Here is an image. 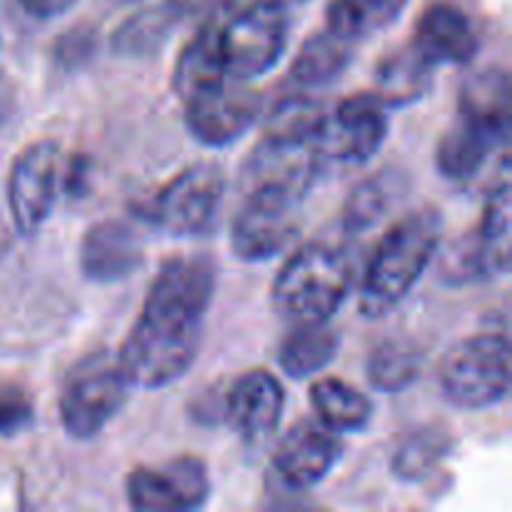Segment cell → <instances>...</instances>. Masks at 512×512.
Masks as SVG:
<instances>
[{
	"mask_svg": "<svg viewBox=\"0 0 512 512\" xmlns=\"http://www.w3.org/2000/svg\"><path fill=\"white\" fill-rule=\"evenodd\" d=\"M145 245L135 225L120 218L98 220L80 240L78 263L90 283L113 285L143 265Z\"/></svg>",
	"mask_w": 512,
	"mask_h": 512,
	"instance_id": "cell-17",
	"label": "cell"
},
{
	"mask_svg": "<svg viewBox=\"0 0 512 512\" xmlns=\"http://www.w3.org/2000/svg\"><path fill=\"white\" fill-rule=\"evenodd\" d=\"M512 205L510 180L503 175L485 203L478 228L455 240L440 260V278L445 285H470L510 273L512 258Z\"/></svg>",
	"mask_w": 512,
	"mask_h": 512,
	"instance_id": "cell-7",
	"label": "cell"
},
{
	"mask_svg": "<svg viewBox=\"0 0 512 512\" xmlns=\"http://www.w3.org/2000/svg\"><path fill=\"white\" fill-rule=\"evenodd\" d=\"M453 450V438L443 428H420L410 433L403 443L395 448L390 458V470L395 478L405 483L423 480L448 458Z\"/></svg>",
	"mask_w": 512,
	"mask_h": 512,
	"instance_id": "cell-29",
	"label": "cell"
},
{
	"mask_svg": "<svg viewBox=\"0 0 512 512\" xmlns=\"http://www.w3.org/2000/svg\"><path fill=\"white\" fill-rule=\"evenodd\" d=\"M173 8L178 18H190V15H213L238 0H165Z\"/></svg>",
	"mask_w": 512,
	"mask_h": 512,
	"instance_id": "cell-33",
	"label": "cell"
},
{
	"mask_svg": "<svg viewBox=\"0 0 512 512\" xmlns=\"http://www.w3.org/2000/svg\"><path fill=\"white\" fill-rule=\"evenodd\" d=\"M225 75L233 80L260 78L288 48V15L268 0H238L208 18Z\"/></svg>",
	"mask_w": 512,
	"mask_h": 512,
	"instance_id": "cell-4",
	"label": "cell"
},
{
	"mask_svg": "<svg viewBox=\"0 0 512 512\" xmlns=\"http://www.w3.org/2000/svg\"><path fill=\"white\" fill-rule=\"evenodd\" d=\"M510 75L503 68L480 70L460 88L458 115L510 138Z\"/></svg>",
	"mask_w": 512,
	"mask_h": 512,
	"instance_id": "cell-21",
	"label": "cell"
},
{
	"mask_svg": "<svg viewBox=\"0 0 512 512\" xmlns=\"http://www.w3.org/2000/svg\"><path fill=\"white\" fill-rule=\"evenodd\" d=\"M343 458L338 433L320 420H300L275 445L270 473L288 493H305L323 483Z\"/></svg>",
	"mask_w": 512,
	"mask_h": 512,
	"instance_id": "cell-15",
	"label": "cell"
},
{
	"mask_svg": "<svg viewBox=\"0 0 512 512\" xmlns=\"http://www.w3.org/2000/svg\"><path fill=\"white\" fill-rule=\"evenodd\" d=\"M443 398L460 410L500 405L510 393V338L478 333L455 343L438 368Z\"/></svg>",
	"mask_w": 512,
	"mask_h": 512,
	"instance_id": "cell-6",
	"label": "cell"
},
{
	"mask_svg": "<svg viewBox=\"0 0 512 512\" xmlns=\"http://www.w3.org/2000/svg\"><path fill=\"white\" fill-rule=\"evenodd\" d=\"M268 3L280 5V8H290V5H300V3H305V0H268Z\"/></svg>",
	"mask_w": 512,
	"mask_h": 512,
	"instance_id": "cell-35",
	"label": "cell"
},
{
	"mask_svg": "<svg viewBox=\"0 0 512 512\" xmlns=\"http://www.w3.org/2000/svg\"><path fill=\"white\" fill-rule=\"evenodd\" d=\"M285 413L283 383L268 370H248L223 398L220 415L245 445H260L278 430Z\"/></svg>",
	"mask_w": 512,
	"mask_h": 512,
	"instance_id": "cell-16",
	"label": "cell"
},
{
	"mask_svg": "<svg viewBox=\"0 0 512 512\" xmlns=\"http://www.w3.org/2000/svg\"><path fill=\"white\" fill-rule=\"evenodd\" d=\"M390 185L385 178H368L350 193L343 205V230L348 235H363L388 213Z\"/></svg>",
	"mask_w": 512,
	"mask_h": 512,
	"instance_id": "cell-31",
	"label": "cell"
},
{
	"mask_svg": "<svg viewBox=\"0 0 512 512\" xmlns=\"http://www.w3.org/2000/svg\"><path fill=\"white\" fill-rule=\"evenodd\" d=\"M325 163L328 160L315 145L260 138L240 170V188L243 193L270 190L305 200V195L318 183Z\"/></svg>",
	"mask_w": 512,
	"mask_h": 512,
	"instance_id": "cell-14",
	"label": "cell"
},
{
	"mask_svg": "<svg viewBox=\"0 0 512 512\" xmlns=\"http://www.w3.org/2000/svg\"><path fill=\"white\" fill-rule=\"evenodd\" d=\"M130 383L118 363L85 360L65 380L58 400V418L73 440H93L128 403Z\"/></svg>",
	"mask_w": 512,
	"mask_h": 512,
	"instance_id": "cell-8",
	"label": "cell"
},
{
	"mask_svg": "<svg viewBox=\"0 0 512 512\" xmlns=\"http://www.w3.org/2000/svg\"><path fill=\"white\" fill-rule=\"evenodd\" d=\"M443 240V218L435 208L408 213L378 240L360 283L358 308L365 318H380L408 298Z\"/></svg>",
	"mask_w": 512,
	"mask_h": 512,
	"instance_id": "cell-2",
	"label": "cell"
},
{
	"mask_svg": "<svg viewBox=\"0 0 512 512\" xmlns=\"http://www.w3.org/2000/svg\"><path fill=\"white\" fill-rule=\"evenodd\" d=\"M208 465L195 455H178L160 465H140L125 480V498L140 512H190L210 500Z\"/></svg>",
	"mask_w": 512,
	"mask_h": 512,
	"instance_id": "cell-10",
	"label": "cell"
},
{
	"mask_svg": "<svg viewBox=\"0 0 512 512\" xmlns=\"http://www.w3.org/2000/svg\"><path fill=\"white\" fill-rule=\"evenodd\" d=\"M405 8L408 0H330L325 23L330 33L355 45L390 28Z\"/></svg>",
	"mask_w": 512,
	"mask_h": 512,
	"instance_id": "cell-25",
	"label": "cell"
},
{
	"mask_svg": "<svg viewBox=\"0 0 512 512\" xmlns=\"http://www.w3.org/2000/svg\"><path fill=\"white\" fill-rule=\"evenodd\" d=\"M413 45L438 65H468L480 50L473 20L453 3H433L420 15Z\"/></svg>",
	"mask_w": 512,
	"mask_h": 512,
	"instance_id": "cell-18",
	"label": "cell"
},
{
	"mask_svg": "<svg viewBox=\"0 0 512 512\" xmlns=\"http://www.w3.org/2000/svg\"><path fill=\"white\" fill-rule=\"evenodd\" d=\"M30 423H33V403L28 393L20 388L0 390V435L3 438L18 435Z\"/></svg>",
	"mask_w": 512,
	"mask_h": 512,
	"instance_id": "cell-32",
	"label": "cell"
},
{
	"mask_svg": "<svg viewBox=\"0 0 512 512\" xmlns=\"http://www.w3.org/2000/svg\"><path fill=\"white\" fill-rule=\"evenodd\" d=\"M175 18L178 15L173 13L168 3L160 5V8L140 10L115 30L113 40H110L113 50L125 58H143V55L155 53L168 40Z\"/></svg>",
	"mask_w": 512,
	"mask_h": 512,
	"instance_id": "cell-30",
	"label": "cell"
},
{
	"mask_svg": "<svg viewBox=\"0 0 512 512\" xmlns=\"http://www.w3.org/2000/svg\"><path fill=\"white\" fill-rule=\"evenodd\" d=\"M225 175L213 163L188 165L183 173L135 203V218L173 238H200L218 223Z\"/></svg>",
	"mask_w": 512,
	"mask_h": 512,
	"instance_id": "cell-5",
	"label": "cell"
},
{
	"mask_svg": "<svg viewBox=\"0 0 512 512\" xmlns=\"http://www.w3.org/2000/svg\"><path fill=\"white\" fill-rule=\"evenodd\" d=\"M300 205L293 195L253 190L230 223V250L245 263H265L290 248L300 233Z\"/></svg>",
	"mask_w": 512,
	"mask_h": 512,
	"instance_id": "cell-9",
	"label": "cell"
},
{
	"mask_svg": "<svg viewBox=\"0 0 512 512\" xmlns=\"http://www.w3.org/2000/svg\"><path fill=\"white\" fill-rule=\"evenodd\" d=\"M310 405L333 433H363L373 420V403L355 385L340 378H320L310 385Z\"/></svg>",
	"mask_w": 512,
	"mask_h": 512,
	"instance_id": "cell-23",
	"label": "cell"
},
{
	"mask_svg": "<svg viewBox=\"0 0 512 512\" xmlns=\"http://www.w3.org/2000/svg\"><path fill=\"white\" fill-rule=\"evenodd\" d=\"M355 263L333 243H308L290 255L270 288L273 310L290 325L330 323L348 303Z\"/></svg>",
	"mask_w": 512,
	"mask_h": 512,
	"instance_id": "cell-3",
	"label": "cell"
},
{
	"mask_svg": "<svg viewBox=\"0 0 512 512\" xmlns=\"http://www.w3.org/2000/svg\"><path fill=\"white\" fill-rule=\"evenodd\" d=\"M223 80L233 78H228L223 65H220L213 33H210V25L205 20L203 28L195 33V38H190L183 53L178 55V63H175L173 70V90L180 98V103H183L190 95L213 88V85L223 83Z\"/></svg>",
	"mask_w": 512,
	"mask_h": 512,
	"instance_id": "cell-28",
	"label": "cell"
},
{
	"mask_svg": "<svg viewBox=\"0 0 512 512\" xmlns=\"http://www.w3.org/2000/svg\"><path fill=\"white\" fill-rule=\"evenodd\" d=\"M330 110L308 95H288L278 100L265 118L263 138L283 143H305L320 148Z\"/></svg>",
	"mask_w": 512,
	"mask_h": 512,
	"instance_id": "cell-26",
	"label": "cell"
},
{
	"mask_svg": "<svg viewBox=\"0 0 512 512\" xmlns=\"http://www.w3.org/2000/svg\"><path fill=\"white\" fill-rule=\"evenodd\" d=\"M353 63V43L330 30L315 33L298 48L290 65V83L298 90H315L335 83Z\"/></svg>",
	"mask_w": 512,
	"mask_h": 512,
	"instance_id": "cell-22",
	"label": "cell"
},
{
	"mask_svg": "<svg viewBox=\"0 0 512 512\" xmlns=\"http://www.w3.org/2000/svg\"><path fill=\"white\" fill-rule=\"evenodd\" d=\"M388 133L390 108L378 93L350 95L328 115L320 153L333 163L363 165L383 148Z\"/></svg>",
	"mask_w": 512,
	"mask_h": 512,
	"instance_id": "cell-13",
	"label": "cell"
},
{
	"mask_svg": "<svg viewBox=\"0 0 512 512\" xmlns=\"http://www.w3.org/2000/svg\"><path fill=\"white\" fill-rule=\"evenodd\" d=\"M365 373L378 393H403L423 373V350L408 338H388L370 350Z\"/></svg>",
	"mask_w": 512,
	"mask_h": 512,
	"instance_id": "cell-27",
	"label": "cell"
},
{
	"mask_svg": "<svg viewBox=\"0 0 512 512\" xmlns=\"http://www.w3.org/2000/svg\"><path fill=\"white\" fill-rule=\"evenodd\" d=\"M215 280L218 270L208 255H178L160 265L118 353V368L130 388H168L188 373L203 343Z\"/></svg>",
	"mask_w": 512,
	"mask_h": 512,
	"instance_id": "cell-1",
	"label": "cell"
},
{
	"mask_svg": "<svg viewBox=\"0 0 512 512\" xmlns=\"http://www.w3.org/2000/svg\"><path fill=\"white\" fill-rule=\"evenodd\" d=\"M18 3L30 18L53 20V18H60L63 13H68L78 0H18Z\"/></svg>",
	"mask_w": 512,
	"mask_h": 512,
	"instance_id": "cell-34",
	"label": "cell"
},
{
	"mask_svg": "<svg viewBox=\"0 0 512 512\" xmlns=\"http://www.w3.org/2000/svg\"><path fill=\"white\" fill-rule=\"evenodd\" d=\"M60 150L53 140L25 145L8 175V208L20 235H33L48 223L58 198Z\"/></svg>",
	"mask_w": 512,
	"mask_h": 512,
	"instance_id": "cell-12",
	"label": "cell"
},
{
	"mask_svg": "<svg viewBox=\"0 0 512 512\" xmlns=\"http://www.w3.org/2000/svg\"><path fill=\"white\" fill-rule=\"evenodd\" d=\"M508 140L510 138H503V135L458 115L453 128H448V133L440 138L438 150H435V165L443 178L453 180V183H468L488 165L493 153L508 148Z\"/></svg>",
	"mask_w": 512,
	"mask_h": 512,
	"instance_id": "cell-19",
	"label": "cell"
},
{
	"mask_svg": "<svg viewBox=\"0 0 512 512\" xmlns=\"http://www.w3.org/2000/svg\"><path fill=\"white\" fill-rule=\"evenodd\" d=\"M340 350V333L330 323L293 325L278 348V363L290 378H310L335 360Z\"/></svg>",
	"mask_w": 512,
	"mask_h": 512,
	"instance_id": "cell-24",
	"label": "cell"
},
{
	"mask_svg": "<svg viewBox=\"0 0 512 512\" xmlns=\"http://www.w3.org/2000/svg\"><path fill=\"white\" fill-rule=\"evenodd\" d=\"M375 80L378 98L388 108H408L430 93L435 83V65L413 43H405L380 60Z\"/></svg>",
	"mask_w": 512,
	"mask_h": 512,
	"instance_id": "cell-20",
	"label": "cell"
},
{
	"mask_svg": "<svg viewBox=\"0 0 512 512\" xmlns=\"http://www.w3.org/2000/svg\"><path fill=\"white\" fill-rule=\"evenodd\" d=\"M113 3H120V5H128V3H138V0H113Z\"/></svg>",
	"mask_w": 512,
	"mask_h": 512,
	"instance_id": "cell-36",
	"label": "cell"
},
{
	"mask_svg": "<svg viewBox=\"0 0 512 512\" xmlns=\"http://www.w3.org/2000/svg\"><path fill=\"white\" fill-rule=\"evenodd\" d=\"M188 133L205 148H225L243 138L263 110V95L243 80H223L183 100Z\"/></svg>",
	"mask_w": 512,
	"mask_h": 512,
	"instance_id": "cell-11",
	"label": "cell"
}]
</instances>
